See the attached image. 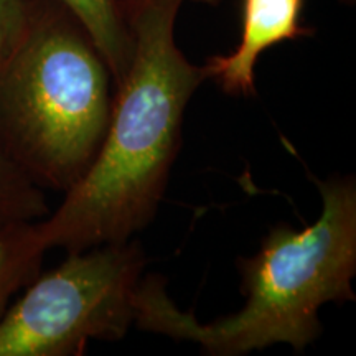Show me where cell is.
<instances>
[{
  "mask_svg": "<svg viewBox=\"0 0 356 356\" xmlns=\"http://www.w3.org/2000/svg\"><path fill=\"white\" fill-rule=\"evenodd\" d=\"M132 58L115 84L109 122L95 160L37 221L50 249L81 251L131 239L154 220L181 139L186 104L207 78L175 42L181 0H121Z\"/></svg>",
  "mask_w": 356,
  "mask_h": 356,
  "instance_id": "1",
  "label": "cell"
},
{
  "mask_svg": "<svg viewBox=\"0 0 356 356\" xmlns=\"http://www.w3.org/2000/svg\"><path fill=\"white\" fill-rule=\"evenodd\" d=\"M322 211L304 229L275 226L259 251L238 261L246 304L239 312L202 323L177 309L160 275H147L136 293L142 330L193 341L207 355L239 356L287 343L296 351L322 333L320 307L355 300L356 181L353 177L317 180Z\"/></svg>",
  "mask_w": 356,
  "mask_h": 356,
  "instance_id": "2",
  "label": "cell"
},
{
  "mask_svg": "<svg viewBox=\"0 0 356 356\" xmlns=\"http://www.w3.org/2000/svg\"><path fill=\"white\" fill-rule=\"evenodd\" d=\"M113 76L81 22L60 0H32L0 68V145L43 190L76 184L104 137Z\"/></svg>",
  "mask_w": 356,
  "mask_h": 356,
  "instance_id": "3",
  "label": "cell"
},
{
  "mask_svg": "<svg viewBox=\"0 0 356 356\" xmlns=\"http://www.w3.org/2000/svg\"><path fill=\"white\" fill-rule=\"evenodd\" d=\"M144 267L132 238L66 252L0 317V356H79L91 340H121Z\"/></svg>",
  "mask_w": 356,
  "mask_h": 356,
  "instance_id": "4",
  "label": "cell"
},
{
  "mask_svg": "<svg viewBox=\"0 0 356 356\" xmlns=\"http://www.w3.org/2000/svg\"><path fill=\"white\" fill-rule=\"evenodd\" d=\"M305 0H243L241 35L228 55L207 61L208 79L236 97L256 96V65L262 53L275 44L310 37L314 30L302 25Z\"/></svg>",
  "mask_w": 356,
  "mask_h": 356,
  "instance_id": "5",
  "label": "cell"
},
{
  "mask_svg": "<svg viewBox=\"0 0 356 356\" xmlns=\"http://www.w3.org/2000/svg\"><path fill=\"white\" fill-rule=\"evenodd\" d=\"M81 22L109 66L114 88L132 58V35L121 0H60Z\"/></svg>",
  "mask_w": 356,
  "mask_h": 356,
  "instance_id": "6",
  "label": "cell"
},
{
  "mask_svg": "<svg viewBox=\"0 0 356 356\" xmlns=\"http://www.w3.org/2000/svg\"><path fill=\"white\" fill-rule=\"evenodd\" d=\"M47 251L37 221L0 225V317L12 297L40 274Z\"/></svg>",
  "mask_w": 356,
  "mask_h": 356,
  "instance_id": "7",
  "label": "cell"
},
{
  "mask_svg": "<svg viewBox=\"0 0 356 356\" xmlns=\"http://www.w3.org/2000/svg\"><path fill=\"white\" fill-rule=\"evenodd\" d=\"M48 213L50 208L44 198V190L40 188L0 145V225L40 221L48 216Z\"/></svg>",
  "mask_w": 356,
  "mask_h": 356,
  "instance_id": "8",
  "label": "cell"
},
{
  "mask_svg": "<svg viewBox=\"0 0 356 356\" xmlns=\"http://www.w3.org/2000/svg\"><path fill=\"white\" fill-rule=\"evenodd\" d=\"M32 0H0V68L24 33Z\"/></svg>",
  "mask_w": 356,
  "mask_h": 356,
  "instance_id": "9",
  "label": "cell"
},
{
  "mask_svg": "<svg viewBox=\"0 0 356 356\" xmlns=\"http://www.w3.org/2000/svg\"><path fill=\"white\" fill-rule=\"evenodd\" d=\"M181 2H185V0H181ZM191 2H198V3H207V6H218V3L221 2V0H191Z\"/></svg>",
  "mask_w": 356,
  "mask_h": 356,
  "instance_id": "10",
  "label": "cell"
}]
</instances>
